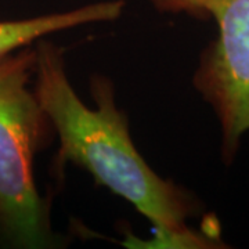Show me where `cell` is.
I'll return each instance as SVG.
<instances>
[{"label":"cell","instance_id":"obj_1","mask_svg":"<svg viewBox=\"0 0 249 249\" xmlns=\"http://www.w3.org/2000/svg\"><path fill=\"white\" fill-rule=\"evenodd\" d=\"M34 91L58 136L54 166H79L116 196H122L154 226L160 247L214 248L209 232L187 226L196 202L173 181L160 178L134 147L129 124L116 107L112 83L94 76L90 93L96 107L85 104L68 79L62 50L45 37L36 42Z\"/></svg>","mask_w":249,"mask_h":249},{"label":"cell","instance_id":"obj_2","mask_svg":"<svg viewBox=\"0 0 249 249\" xmlns=\"http://www.w3.org/2000/svg\"><path fill=\"white\" fill-rule=\"evenodd\" d=\"M35 49L0 58V241L24 249L52 248L50 212L34 176V158L50 122L31 89Z\"/></svg>","mask_w":249,"mask_h":249},{"label":"cell","instance_id":"obj_3","mask_svg":"<svg viewBox=\"0 0 249 249\" xmlns=\"http://www.w3.org/2000/svg\"><path fill=\"white\" fill-rule=\"evenodd\" d=\"M212 18L217 36L193 82L219 119L223 158L230 162L249 130V0H223Z\"/></svg>","mask_w":249,"mask_h":249},{"label":"cell","instance_id":"obj_4","mask_svg":"<svg viewBox=\"0 0 249 249\" xmlns=\"http://www.w3.org/2000/svg\"><path fill=\"white\" fill-rule=\"evenodd\" d=\"M124 9V0H107L62 13L0 21V58L60 31L115 21L122 16Z\"/></svg>","mask_w":249,"mask_h":249},{"label":"cell","instance_id":"obj_5","mask_svg":"<svg viewBox=\"0 0 249 249\" xmlns=\"http://www.w3.org/2000/svg\"><path fill=\"white\" fill-rule=\"evenodd\" d=\"M150 3L160 13L212 18L223 0H150Z\"/></svg>","mask_w":249,"mask_h":249}]
</instances>
